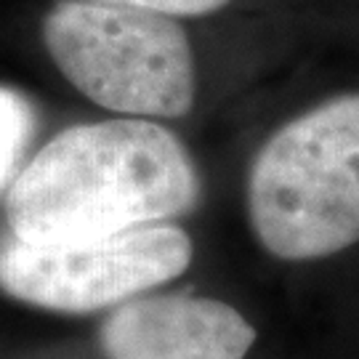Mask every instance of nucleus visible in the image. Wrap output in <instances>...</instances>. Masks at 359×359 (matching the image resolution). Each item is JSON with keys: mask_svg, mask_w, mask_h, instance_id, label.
<instances>
[{"mask_svg": "<svg viewBox=\"0 0 359 359\" xmlns=\"http://www.w3.org/2000/svg\"><path fill=\"white\" fill-rule=\"evenodd\" d=\"M99 341L107 359H245L256 327L216 298L136 295L109 311Z\"/></svg>", "mask_w": 359, "mask_h": 359, "instance_id": "39448f33", "label": "nucleus"}, {"mask_svg": "<svg viewBox=\"0 0 359 359\" xmlns=\"http://www.w3.org/2000/svg\"><path fill=\"white\" fill-rule=\"evenodd\" d=\"M192 256V237L170 224L69 245H27L11 234L0 240V290L59 314H93L181 277Z\"/></svg>", "mask_w": 359, "mask_h": 359, "instance_id": "20e7f679", "label": "nucleus"}, {"mask_svg": "<svg viewBox=\"0 0 359 359\" xmlns=\"http://www.w3.org/2000/svg\"><path fill=\"white\" fill-rule=\"evenodd\" d=\"M200 200V173L176 133L144 117L53 136L16 173L6 216L27 245H69L163 224Z\"/></svg>", "mask_w": 359, "mask_h": 359, "instance_id": "f257e3e1", "label": "nucleus"}, {"mask_svg": "<svg viewBox=\"0 0 359 359\" xmlns=\"http://www.w3.org/2000/svg\"><path fill=\"white\" fill-rule=\"evenodd\" d=\"M38 109L29 96L0 83V194L22 170V160L38 133Z\"/></svg>", "mask_w": 359, "mask_h": 359, "instance_id": "423d86ee", "label": "nucleus"}, {"mask_svg": "<svg viewBox=\"0 0 359 359\" xmlns=\"http://www.w3.org/2000/svg\"><path fill=\"white\" fill-rule=\"evenodd\" d=\"M43 43L59 72L109 112L168 120L192 112L194 53L176 16L59 0L43 19Z\"/></svg>", "mask_w": 359, "mask_h": 359, "instance_id": "7ed1b4c3", "label": "nucleus"}, {"mask_svg": "<svg viewBox=\"0 0 359 359\" xmlns=\"http://www.w3.org/2000/svg\"><path fill=\"white\" fill-rule=\"evenodd\" d=\"M245 208L271 256L311 261L359 243V93L293 117L256 152Z\"/></svg>", "mask_w": 359, "mask_h": 359, "instance_id": "f03ea898", "label": "nucleus"}, {"mask_svg": "<svg viewBox=\"0 0 359 359\" xmlns=\"http://www.w3.org/2000/svg\"><path fill=\"white\" fill-rule=\"evenodd\" d=\"M117 6H133L147 11L168 13V16H205V13L221 11L231 0H104Z\"/></svg>", "mask_w": 359, "mask_h": 359, "instance_id": "0eeeda50", "label": "nucleus"}]
</instances>
